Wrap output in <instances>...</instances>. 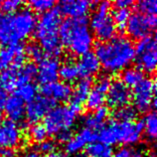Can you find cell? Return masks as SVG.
Wrapping results in <instances>:
<instances>
[{
  "label": "cell",
  "instance_id": "6da1fadb",
  "mask_svg": "<svg viewBox=\"0 0 157 157\" xmlns=\"http://www.w3.org/2000/svg\"><path fill=\"white\" fill-rule=\"evenodd\" d=\"M94 54L101 68L109 74H115L128 68L135 60V46L127 37L117 36L107 42L98 43Z\"/></svg>",
  "mask_w": 157,
  "mask_h": 157
},
{
  "label": "cell",
  "instance_id": "7a4b0ae2",
  "mask_svg": "<svg viewBox=\"0 0 157 157\" xmlns=\"http://www.w3.org/2000/svg\"><path fill=\"white\" fill-rule=\"evenodd\" d=\"M59 36L62 44L75 56L85 55L94 46V34L86 18L66 19L60 25Z\"/></svg>",
  "mask_w": 157,
  "mask_h": 157
},
{
  "label": "cell",
  "instance_id": "3957f363",
  "mask_svg": "<svg viewBox=\"0 0 157 157\" xmlns=\"http://www.w3.org/2000/svg\"><path fill=\"white\" fill-rule=\"evenodd\" d=\"M62 16L58 9L45 12L37 19L35 37L39 41V46L49 57L57 58L63 53V44L59 36Z\"/></svg>",
  "mask_w": 157,
  "mask_h": 157
},
{
  "label": "cell",
  "instance_id": "277c9868",
  "mask_svg": "<svg viewBox=\"0 0 157 157\" xmlns=\"http://www.w3.org/2000/svg\"><path fill=\"white\" fill-rule=\"evenodd\" d=\"M142 133L141 121H110L101 127L97 137L106 145L121 143L127 147L139 142Z\"/></svg>",
  "mask_w": 157,
  "mask_h": 157
},
{
  "label": "cell",
  "instance_id": "5b68a950",
  "mask_svg": "<svg viewBox=\"0 0 157 157\" xmlns=\"http://www.w3.org/2000/svg\"><path fill=\"white\" fill-rule=\"evenodd\" d=\"M96 11L94 12L90 22V28L93 34L101 41L107 42L115 37L117 27L111 18L110 3L109 1L94 2Z\"/></svg>",
  "mask_w": 157,
  "mask_h": 157
},
{
  "label": "cell",
  "instance_id": "8992f818",
  "mask_svg": "<svg viewBox=\"0 0 157 157\" xmlns=\"http://www.w3.org/2000/svg\"><path fill=\"white\" fill-rule=\"evenodd\" d=\"M78 113L70 105H56L44 117V126L48 134L56 135L63 130H72Z\"/></svg>",
  "mask_w": 157,
  "mask_h": 157
},
{
  "label": "cell",
  "instance_id": "52a82bcc",
  "mask_svg": "<svg viewBox=\"0 0 157 157\" xmlns=\"http://www.w3.org/2000/svg\"><path fill=\"white\" fill-rule=\"evenodd\" d=\"M156 48V39L152 35L140 39L135 46V59L138 69L143 73L152 74L155 72L157 65Z\"/></svg>",
  "mask_w": 157,
  "mask_h": 157
},
{
  "label": "cell",
  "instance_id": "ba28073f",
  "mask_svg": "<svg viewBox=\"0 0 157 157\" xmlns=\"http://www.w3.org/2000/svg\"><path fill=\"white\" fill-rule=\"evenodd\" d=\"M155 90V82L151 78H143L141 82L134 86L131 98L133 100V107L136 111L146 113L156 105Z\"/></svg>",
  "mask_w": 157,
  "mask_h": 157
},
{
  "label": "cell",
  "instance_id": "9c48e42d",
  "mask_svg": "<svg viewBox=\"0 0 157 157\" xmlns=\"http://www.w3.org/2000/svg\"><path fill=\"white\" fill-rule=\"evenodd\" d=\"M37 17L30 8H24L11 15V28L14 43L25 40L35 31Z\"/></svg>",
  "mask_w": 157,
  "mask_h": 157
},
{
  "label": "cell",
  "instance_id": "30bf717a",
  "mask_svg": "<svg viewBox=\"0 0 157 157\" xmlns=\"http://www.w3.org/2000/svg\"><path fill=\"white\" fill-rule=\"evenodd\" d=\"M157 25L156 15H145L140 12L130 14L125 30L132 39L140 40L150 36Z\"/></svg>",
  "mask_w": 157,
  "mask_h": 157
},
{
  "label": "cell",
  "instance_id": "8fae6325",
  "mask_svg": "<svg viewBox=\"0 0 157 157\" xmlns=\"http://www.w3.org/2000/svg\"><path fill=\"white\" fill-rule=\"evenodd\" d=\"M26 63L25 48L20 43L0 48V73L9 68L19 69Z\"/></svg>",
  "mask_w": 157,
  "mask_h": 157
},
{
  "label": "cell",
  "instance_id": "7c38bea8",
  "mask_svg": "<svg viewBox=\"0 0 157 157\" xmlns=\"http://www.w3.org/2000/svg\"><path fill=\"white\" fill-rule=\"evenodd\" d=\"M24 135L18 123L6 119L0 124V148L12 150L22 146Z\"/></svg>",
  "mask_w": 157,
  "mask_h": 157
},
{
  "label": "cell",
  "instance_id": "4fadbf2b",
  "mask_svg": "<svg viewBox=\"0 0 157 157\" xmlns=\"http://www.w3.org/2000/svg\"><path fill=\"white\" fill-rule=\"evenodd\" d=\"M55 106V102L43 96H37L34 100L28 102L25 109L26 121L30 124L39 123L40 121L48 114L53 107Z\"/></svg>",
  "mask_w": 157,
  "mask_h": 157
},
{
  "label": "cell",
  "instance_id": "5bb4252c",
  "mask_svg": "<svg viewBox=\"0 0 157 157\" xmlns=\"http://www.w3.org/2000/svg\"><path fill=\"white\" fill-rule=\"evenodd\" d=\"M130 100L131 92L129 88H127L121 80H114L111 82L105 98V101L109 107L118 109L121 107L128 105Z\"/></svg>",
  "mask_w": 157,
  "mask_h": 157
},
{
  "label": "cell",
  "instance_id": "9a60e30c",
  "mask_svg": "<svg viewBox=\"0 0 157 157\" xmlns=\"http://www.w3.org/2000/svg\"><path fill=\"white\" fill-rule=\"evenodd\" d=\"M96 138V131L86 128V127H82L77 134L73 135V137L65 144V150L70 155H78L89 144L94 142Z\"/></svg>",
  "mask_w": 157,
  "mask_h": 157
},
{
  "label": "cell",
  "instance_id": "2e32d148",
  "mask_svg": "<svg viewBox=\"0 0 157 157\" xmlns=\"http://www.w3.org/2000/svg\"><path fill=\"white\" fill-rule=\"evenodd\" d=\"M60 62L57 58L45 57L37 67V78L43 86L54 82L59 78Z\"/></svg>",
  "mask_w": 157,
  "mask_h": 157
},
{
  "label": "cell",
  "instance_id": "e0dca14e",
  "mask_svg": "<svg viewBox=\"0 0 157 157\" xmlns=\"http://www.w3.org/2000/svg\"><path fill=\"white\" fill-rule=\"evenodd\" d=\"M94 3L86 0H66L62 1L59 6V12L70 19L86 18Z\"/></svg>",
  "mask_w": 157,
  "mask_h": 157
},
{
  "label": "cell",
  "instance_id": "ac0fdd59",
  "mask_svg": "<svg viewBox=\"0 0 157 157\" xmlns=\"http://www.w3.org/2000/svg\"><path fill=\"white\" fill-rule=\"evenodd\" d=\"M43 97L49 98L54 102H64L70 100L72 94V89L70 85L64 82L56 81L42 86Z\"/></svg>",
  "mask_w": 157,
  "mask_h": 157
},
{
  "label": "cell",
  "instance_id": "d6986e66",
  "mask_svg": "<svg viewBox=\"0 0 157 157\" xmlns=\"http://www.w3.org/2000/svg\"><path fill=\"white\" fill-rule=\"evenodd\" d=\"M78 65V74L82 78L90 80V78L97 76L101 70V64L98 62L96 54L89 52L81 56Z\"/></svg>",
  "mask_w": 157,
  "mask_h": 157
},
{
  "label": "cell",
  "instance_id": "ffe728a7",
  "mask_svg": "<svg viewBox=\"0 0 157 157\" xmlns=\"http://www.w3.org/2000/svg\"><path fill=\"white\" fill-rule=\"evenodd\" d=\"M4 113H6L9 121L13 122H20L25 117V102L16 94L10 96L4 101Z\"/></svg>",
  "mask_w": 157,
  "mask_h": 157
},
{
  "label": "cell",
  "instance_id": "44dd1931",
  "mask_svg": "<svg viewBox=\"0 0 157 157\" xmlns=\"http://www.w3.org/2000/svg\"><path fill=\"white\" fill-rule=\"evenodd\" d=\"M92 88L93 86H92V82H90V80L82 78V80L78 81L76 84L74 90H72L71 105H70V106H72L74 109H76L78 113H81L82 105L86 101Z\"/></svg>",
  "mask_w": 157,
  "mask_h": 157
},
{
  "label": "cell",
  "instance_id": "7402d4cb",
  "mask_svg": "<svg viewBox=\"0 0 157 157\" xmlns=\"http://www.w3.org/2000/svg\"><path fill=\"white\" fill-rule=\"evenodd\" d=\"M109 117V110L106 107L102 106L94 110L92 113L82 118V123H84V127L90 128L94 131L98 129H101L102 126L105 125V122Z\"/></svg>",
  "mask_w": 157,
  "mask_h": 157
},
{
  "label": "cell",
  "instance_id": "603a6c76",
  "mask_svg": "<svg viewBox=\"0 0 157 157\" xmlns=\"http://www.w3.org/2000/svg\"><path fill=\"white\" fill-rule=\"evenodd\" d=\"M59 77L62 78V82L68 85L69 82L77 81V78L80 77V74H78V69L76 62H74L71 59H68L62 65H60Z\"/></svg>",
  "mask_w": 157,
  "mask_h": 157
},
{
  "label": "cell",
  "instance_id": "cb8c5ba5",
  "mask_svg": "<svg viewBox=\"0 0 157 157\" xmlns=\"http://www.w3.org/2000/svg\"><path fill=\"white\" fill-rule=\"evenodd\" d=\"M0 85L5 92L17 89L20 85L18 69L9 68L0 73Z\"/></svg>",
  "mask_w": 157,
  "mask_h": 157
},
{
  "label": "cell",
  "instance_id": "d4e9b609",
  "mask_svg": "<svg viewBox=\"0 0 157 157\" xmlns=\"http://www.w3.org/2000/svg\"><path fill=\"white\" fill-rule=\"evenodd\" d=\"M0 44H14L13 34L11 28V15L0 14Z\"/></svg>",
  "mask_w": 157,
  "mask_h": 157
},
{
  "label": "cell",
  "instance_id": "484cf974",
  "mask_svg": "<svg viewBox=\"0 0 157 157\" xmlns=\"http://www.w3.org/2000/svg\"><path fill=\"white\" fill-rule=\"evenodd\" d=\"M106 93L102 90L94 86L86 100V105L90 110H96L100 107H102L105 102Z\"/></svg>",
  "mask_w": 157,
  "mask_h": 157
},
{
  "label": "cell",
  "instance_id": "4316f807",
  "mask_svg": "<svg viewBox=\"0 0 157 157\" xmlns=\"http://www.w3.org/2000/svg\"><path fill=\"white\" fill-rule=\"evenodd\" d=\"M144 78V73L137 67H128L124 69L121 73V82L127 88H134V86L141 82Z\"/></svg>",
  "mask_w": 157,
  "mask_h": 157
},
{
  "label": "cell",
  "instance_id": "83f0119b",
  "mask_svg": "<svg viewBox=\"0 0 157 157\" xmlns=\"http://www.w3.org/2000/svg\"><path fill=\"white\" fill-rule=\"evenodd\" d=\"M86 155L89 157H113V149L105 143L94 141L86 146Z\"/></svg>",
  "mask_w": 157,
  "mask_h": 157
},
{
  "label": "cell",
  "instance_id": "f1b7e54d",
  "mask_svg": "<svg viewBox=\"0 0 157 157\" xmlns=\"http://www.w3.org/2000/svg\"><path fill=\"white\" fill-rule=\"evenodd\" d=\"M142 122V128L147 138L149 140H155L157 136V117L154 111L148 113L144 117Z\"/></svg>",
  "mask_w": 157,
  "mask_h": 157
},
{
  "label": "cell",
  "instance_id": "f546056e",
  "mask_svg": "<svg viewBox=\"0 0 157 157\" xmlns=\"http://www.w3.org/2000/svg\"><path fill=\"white\" fill-rule=\"evenodd\" d=\"M37 93H38V88H37L35 84H33L31 82L20 85L17 88L16 96H18L24 102H30L37 97Z\"/></svg>",
  "mask_w": 157,
  "mask_h": 157
},
{
  "label": "cell",
  "instance_id": "4dcf8cb0",
  "mask_svg": "<svg viewBox=\"0 0 157 157\" xmlns=\"http://www.w3.org/2000/svg\"><path fill=\"white\" fill-rule=\"evenodd\" d=\"M18 76L20 85L25 84V82H31L33 78L37 77V66L31 62L25 63L21 68L18 69Z\"/></svg>",
  "mask_w": 157,
  "mask_h": 157
},
{
  "label": "cell",
  "instance_id": "1f68e13d",
  "mask_svg": "<svg viewBox=\"0 0 157 157\" xmlns=\"http://www.w3.org/2000/svg\"><path fill=\"white\" fill-rule=\"evenodd\" d=\"M130 17L129 9H122V8H115L113 12L111 18L113 20V23L117 29L123 31L126 29L127 22Z\"/></svg>",
  "mask_w": 157,
  "mask_h": 157
},
{
  "label": "cell",
  "instance_id": "d6a6232c",
  "mask_svg": "<svg viewBox=\"0 0 157 157\" xmlns=\"http://www.w3.org/2000/svg\"><path fill=\"white\" fill-rule=\"evenodd\" d=\"M48 132L45 128V126L41 123H35L29 128V137L33 142L40 144L45 141L48 137Z\"/></svg>",
  "mask_w": 157,
  "mask_h": 157
},
{
  "label": "cell",
  "instance_id": "836d02e7",
  "mask_svg": "<svg viewBox=\"0 0 157 157\" xmlns=\"http://www.w3.org/2000/svg\"><path fill=\"white\" fill-rule=\"evenodd\" d=\"M137 115V111L133 106L126 105L117 109L114 117L117 121H134Z\"/></svg>",
  "mask_w": 157,
  "mask_h": 157
},
{
  "label": "cell",
  "instance_id": "e575fe53",
  "mask_svg": "<svg viewBox=\"0 0 157 157\" xmlns=\"http://www.w3.org/2000/svg\"><path fill=\"white\" fill-rule=\"evenodd\" d=\"M25 54L36 62L42 61L44 58L46 57L43 49L39 46V44H36V43L28 44L27 47L25 48Z\"/></svg>",
  "mask_w": 157,
  "mask_h": 157
},
{
  "label": "cell",
  "instance_id": "d590c367",
  "mask_svg": "<svg viewBox=\"0 0 157 157\" xmlns=\"http://www.w3.org/2000/svg\"><path fill=\"white\" fill-rule=\"evenodd\" d=\"M29 4H30V9L32 11L34 10L43 14L45 12H48L53 9L55 2L53 0H34V1H31Z\"/></svg>",
  "mask_w": 157,
  "mask_h": 157
},
{
  "label": "cell",
  "instance_id": "8d00e7d4",
  "mask_svg": "<svg viewBox=\"0 0 157 157\" xmlns=\"http://www.w3.org/2000/svg\"><path fill=\"white\" fill-rule=\"evenodd\" d=\"M138 12L145 15H156L157 1L156 0H142L137 4Z\"/></svg>",
  "mask_w": 157,
  "mask_h": 157
},
{
  "label": "cell",
  "instance_id": "74e56055",
  "mask_svg": "<svg viewBox=\"0 0 157 157\" xmlns=\"http://www.w3.org/2000/svg\"><path fill=\"white\" fill-rule=\"evenodd\" d=\"M22 6V2L19 0H8L1 3V9L5 12L7 15L15 14L18 12Z\"/></svg>",
  "mask_w": 157,
  "mask_h": 157
},
{
  "label": "cell",
  "instance_id": "f35d334b",
  "mask_svg": "<svg viewBox=\"0 0 157 157\" xmlns=\"http://www.w3.org/2000/svg\"><path fill=\"white\" fill-rule=\"evenodd\" d=\"M38 152H42L44 154H48V153H51V152L56 151V143L53 141V140H48L46 139L45 141L41 142L39 144V148Z\"/></svg>",
  "mask_w": 157,
  "mask_h": 157
},
{
  "label": "cell",
  "instance_id": "ab89813d",
  "mask_svg": "<svg viewBox=\"0 0 157 157\" xmlns=\"http://www.w3.org/2000/svg\"><path fill=\"white\" fill-rule=\"evenodd\" d=\"M55 136H56V139L58 142L66 144L73 137V131L72 130H63V131L59 132L58 134H56Z\"/></svg>",
  "mask_w": 157,
  "mask_h": 157
},
{
  "label": "cell",
  "instance_id": "60d3db41",
  "mask_svg": "<svg viewBox=\"0 0 157 157\" xmlns=\"http://www.w3.org/2000/svg\"><path fill=\"white\" fill-rule=\"evenodd\" d=\"M113 157H132V149L129 147H121L113 153Z\"/></svg>",
  "mask_w": 157,
  "mask_h": 157
},
{
  "label": "cell",
  "instance_id": "b9f144b4",
  "mask_svg": "<svg viewBox=\"0 0 157 157\" xmlns=\"http://www.w3.org/2000/svg\"><path fill=\"white\" fill-rule=\"evenodd\" d=\"M133 5V1L131 0H118L114 3L115 8H122V9H129V7Z\"/></svg>",
  "mask_w": 157,
  "mask_h": 157
},
{
  "label": "cell",
  "instance_id": "7bdbcfd3",
  "mask_svg": "<svg viewBox=\"0 0 157 157\" xmlns=\"http://www.w3.org/2000/svg\"><path fill=\"white\" fill-rule=\"evenodd\" d=\"M22 157H40L38 150L36 149H29L22 155Z\"/></svg>",
  "mask_w": 157,
  "mask_h": 157
},
{
  "label": "cell",
  "instance_id": "ee69618b",
  "mask_svg": "<svg viewBox=\"0 0 157 157\" xmlns=\"http://www.w3.org/2000/svg\"><path fill=\"white\" fill-rule=\"evenodd\" d=\"M7 96H6V92L3 90V88L0 85V105L4 104V101H6Z\"/></svg>",
  "mask_w": 157,
  "mask_h": 157
},
{
  "label": "cell",
  "instance_id": "f6af8a7d",
  "mask_svg": "<svg viewBox=\"0 0 157 157\" xmlns=\"http://www.w3.org/2000/svg\"><path fill=\"white\" fill-rule=\"evenodd\" d=\"M132 157H146L145 152L141 149L132 150Z\"/></svg>",
  "mask_w": 157,
  "mask_h": 157
},
{
  "label": "cell",
  "instance_id": "bcb514c9",
  "mask_svg": "<svg viewBox=\"0 0 157 157\" xmlns=\"http://www.w3.org/2000/svg\"><path fill=\"white\" fill-rule=\"evenodd\" d=\"M43 157H64V155L63 153H61L59 151H54V152H51V153L45 154Z\"/></svg>",
  "mask_w": 157,
  "mask_h": 157
},
{
  "label": "cell",
  "instance_id": "7dc6e473",
  "mask_svg": "<svg viewBox=\"0 0 157 157\" xmlns=\"http://www.w3.org/2000/svg\"><path fill=\"white\" fill-rule=\"evenodd\" d=\"M11 155H12L11 150L2 149V148H0V157H9Z\"/></svg>",
  "mask_w": 157,
  "mask_h": 157
},
{
  "label": "cell",
  "instance_id": "c3c4849f",
  "mask_svg": "<svg viewBox=\"0 0 157 157\" xmlns=\"http://www.w3.org/2000/svg\"><path fill=\"white\" fill-rule=\"evenodd\" d=\"M2 121H3V111L0 109V124H1Z\"/></svg>",
  "mask_w": 157,
  "mask_h": 157
},
{
  "label": "cell",
  "instance_id": "681fc988",
  "mask_svg": "<svg viewBox=\"0 0 157 157\" xmlns=\"http://www.w3.org/2000/svg\"><path fill=\"white\" fill-rule=\"evenodd\" d=\"M74 157H89L88 155H86V154H78V155H75V156H74Z\"/></svg>",
  "mask_w": 157,
  "mask_h": 157
},
{
  "label": "cell",
  "instance_id": "f907efd6",
  "mask_svg": "<svg viewBox=\"0 0 157 157\" xmlns=\"http://www.w3.org/2000/svg\"><path fill=\"white\" fill-rule=\"evenodd\" d=\"M9 157H14V156H13V155H11V156H9Z\"/></svg>",
  "mask_w": 157,
  "mask_h": 157
}]
</instances>
